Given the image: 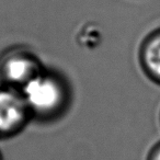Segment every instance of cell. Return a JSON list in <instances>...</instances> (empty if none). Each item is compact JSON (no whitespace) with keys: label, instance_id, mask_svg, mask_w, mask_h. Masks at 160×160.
<instances>
[{"label":"cell","instance_id":"cell-1","mask_svg":"<svg viewBox=\"0 0 160 160\" xmlns=\"http://www.w3.org/2000/svg\"><path fill=\"white\" fill-rule=\"evenodd\" d=\"M32 121L52 123L62 118L71 103V89L62 73L45 67L22 90Z\"/></svg>","mask_w":160,"mask_h":160},{"label":"cell","instance_id":"cell-2","mask_svg":"<svg viewBox=\"0 0 160 160\" xmlns=\"http://www.w3.org/2000/svg\"><path fill=\"white\" fill-rule=\"evenodd\" d=\"M44 68L41 58L30 47L10 46L0 54V85L21 91Z\"/></svg>","mask_w":160,"mask_h":160},{"label":"cell","instance_id":"cell-3","mask_svg":"<svg viewBox=\"0 0 160 160\" xmlns=\"http://www.w3.org/2000/svg\"><path fill=\"white\" fill-rule=\"evenodd\" d=\"M31 121L21 91L0 85V140L16 137Z\"/></svg>","mask_w":160,"mask_h":160},{"label":"cell","instance_id":"cell-4","mask_svg":"<svg viewBox=\"0 0 160 160\" xmlns=\"http://www.w3.org/2000/svg\"><path fill=\"white\" fill-rule=\"evenodd\" d=\"M138 64L151 82L160 86V28L142 38L138 48Z\"/></svg>","mask_w":160,"mask_h":160},{"label":"cell","instance_id":"cell-5","mask_svg":"<svg viewBox=\"0 0 160 160\" xmlns=\"http://www.w3.org/2000/svg\"><path fill=\"white\" fill-rule=\"evenodd\" d=\"M146 160H160V140L152 145V147L148 150Z\"/></svg>","mask_w":160,"mask_h":160},{"label":"cell","instance_id":"cell-6","mask_svg":"<svg viewBox=\"0 0 160 160\" xmlns=\"http://www.w3.org/2000/svg\"><path fill=\"white\" fill-rule=\"evenodd\" d=\"M0 160H3V156H2V152L0 150Z\"/></svg>","mask_w":160,"mask_h":160},{"label":"cell","instance_id":"cell-7","mask_svg":"<svg viewBox=\"0 0 160 160\" xmlns=\"http://www.w3.org/2000/svg\"><path fill=\"white\" fill-rule=\"evenodd\" d=\"M159 124H160V111H159Z\"/></svg>","mask_w":160,"mask_h":160}]
</instances>
